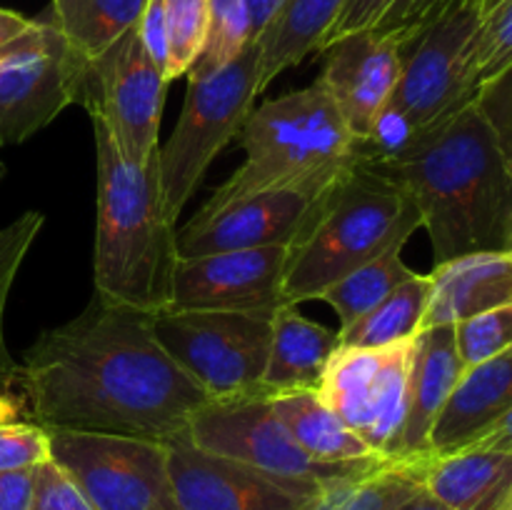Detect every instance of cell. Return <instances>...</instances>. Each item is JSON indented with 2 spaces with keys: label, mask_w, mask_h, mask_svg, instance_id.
Here are the masks:
<instances>
[{
  "label": "cell",
  "mask_w": 512,
  "mask_h": 510,
  "mask_svg": "<svg viewBox=\"0 0 512 510\" xmlns=\"http://www.w3.org/2000/svg\"><path fill=\"white\" fill-rule=\"evenodd\" d=\"M150 313L88 308L40 333L20 363L18 385L30 418L45 430H95L168 440L188 435L208 395L160 348Z\"/></svg>",
  "instance_id": "obj_1"
},
{
  "label": "cell",
  "mask_w": 512,
  "mask_h": 510,
  "mask_svg": "<svg viewBox=\"0 0 512 510\" xmlns=\"http://www.w3.org/2000/svg\"><path fill=\"white\" fill-rule=\"evenodd\" d=\"M355 158L410 195L428 230L433 268L503 250L512 218V173L475 100L398 153Z\"/></svg>",
  "instance_id": "obj_2"
},
{
  "label": "cell",
  "mask_w": 512,
  "mask_h": 510,
  "mask_svg": "<svg viewBox=\"0 0 512 510\" xmlns=\"http://www.w3.org/2000/svg\"><path fill=\"white\" fill-rule=\"evenodd\" d=\"M98 160L93 288L108 305L158 313L168 308L178 263L175 223L163 213L158 153L148 163L120 155L108 130L90 120Z\"/></svg>",
  "instance_id": "obj_3"
},
{
  "label": "cell",
  "mask_w": 512,
  "mask_h": 510,
  "mask_svg": "<svg viewBox=\"0 0 512 510\" xmlns=\"http://www.w3.org/2000/svg\"><path fill=\"white\" fill-rule=\"evenodd\" d=\"M418 228L423 220L410 195L353 158L315 198L288 243L283 303L298 308L318 300L368 260L403 248Z\"/></svg>",
  "instance_id": "obj_4"
},
{
  "label": "cell",
  "mask_w": 512,
  "mask_h": 510,
  "mask_svg": "<svg viewBox=\"0 0 512 510\" xmlns=\"http://www.w3.org/2000/svg\"><path fill=\"white\" fill-rule=\"evenodd\" d=\"M238 145L245 150L243 165L200 210L263 190L335 178L355 158L353 133L320 80L250 110Z\"/></svg>",
  "instance_id": "obj_5"
},
{
  "label": "cell",
  "mask_w": 512,
  "mask_h": 510,
  "mask_svg": "<svg viewBox=\"0 0 512 510\" xmlns=\"http://www.w3.org/2000/svg\"><path fill=\"white\" fill-rule=\"evenodd\" d=\"M483 23V0H453L403 48V73L388 105L355 155L380 158L413 143L455 110L473 103L470 53Z\"/></svg>",
  "instance_id": "obj_6"
},
{
  "label": "cell",
  "mask_w": 512,
  "mask_h": 510,
  "mask_svg": "<svg viewBox=\"0 0 512 510\" xmlns=\"http://www.w3.org/2000/svg\"><path fill=\"white\" fill-rule=\"evenodd\" d=\"M258 75L260 48L253 40L223 70L188 80L178 125L168 143L158 148L160 203L173 223L203 183L210 163L238 138L255 95H260Z\"/></svg>",
  "instance_id": "obj_7"
},
{
  "label": "cell",
  "mask_w": 512,
  "mask_h": 510,
  "mask_svg": "<svg viewBox=\"0 0 512 510\" xmlns=\"http://www.w3.org/2000/svg\"><path fill=\"white\" fill-rule=\"evenodd\" d=\"M148 323L160 348L210 400L265 393L273 315L158 310Z\"/></svg>",
  "instance_id": "obj_8"
},
{
  "label": "cell",
  "mask_w": 512,
  "mask_h": 510,
  "mask_svg": "<svg viewBox=\"0 0 512 510\" xmlns=\"http://www.w3.org/2000/svg\"><path fill=\"white\" fill-rule=\"evenodd\" d=\"M50 460L95 510H178L168 443L140 435L50 428Z\"/></svg>",
  "instance_id": "obj_9"
},
{
  "label": "cell",
  "mask_w": 512,
  "mask_h": 510,
  "mask_svg": "<svg viewBox=\"0 0 512 510\" xmlns=\"http://www.w3.org/2000/svg\"><path fill=\"white\" fill-rule=\"evenodd\" d=\"M273 395L253 393L240 398L210 400L193 415L188 440L213 455L253 465L285 478L333 483L358 478L385 463V458L353 460V463H323L305 453L275 415Z\"/></svg>",
  "instance_id": "obj_10"
},
{
  "label": "cell",
  "mask_w": 512,
  "mask_h": 510,
  "mask_svg": "<svg viewBox=\"0 0 512 510\" xmlns=\"http://www.w3.org/2000/svg\"><path fill=\"white\" fill-rule=\"evenodd\" d=\"M168 78L150 60L138 28L83 65L80 100L108 130L110 140L130 163H148L158 153Z\"/></svg>",
  "instance_id": "obj_11"
},
{
  "label": "cell",
  "mask_w": 512,
  "mask_h": 510,
  "mask_svg": "<svg viewBox=\"0 0 512 510\" xmlns=\"http://www.w3.org/2000/svg\"><path fill=\"white\" fill-rule=\"evenodd\" d=\"M415 338L385 348L340 345L315 390L318 398L385 460H395L398 455L408 413Z\"/></svg>",
  "instance_id": "obj_12"
},
{
  "label": "cell",
  "mask_w": 512,
  "mask_h": 510,
  "mask_svg": "<svg viewBox=\"0 0 512 510\" xmlns=\"http://www.w3.org/2000/svg\"><path fill=\"white\" fill-rule=\"evenodd\" d=\"M83 65L50 20L0 53V145H18L80 100Z\"/></svg>",
  "instance_id": "obj_13"
},
{
  "label": "cell",
  "mask_w": 512,
  "mask_h": 510,
  "mask_svg": "<svg viewBox=\"0 0 512 510\" xmlns=\"http://www.w3.org/2000/svg\"><path fill=\"white\" fill-rule=\"evenodd\" d=\"M168 463L178 510H310L328 485L213 455L188 435L168 440Z\"/></svg>",
  "instance_id": "obj_14"
},
{
  "label": "cell",
  "mask_w": 512,
  "mask_h": 510,
  "mask_svg": "<svg viewBox=\"0 0 512 510\" xmlns=\"http://www.w3.org/2000/svg\"><path fill=\"white\" fill-rule=\"evenodd\" d=\"M288 245L178 258L165 310L275 315L283 308Z\"/></svg>",
  "instance_id": "obj_15"
},
{
  "label": "cell",
  "mask_w": 512,
  "mask_h": 510,
  "mask_svg": "<svg viewBox=\"0 0 512 510\" xmlns=\"http://www.w3.org/2000/svg\"><path fill=\"white\" fill-rule=\"evenodd\" d=\"M330 180L263 190L215 210H198L183 228L175 230L178 258L288 245Z\"/></svg>",
  "instance_id": "obj_16"
},
{
  "label": "cell",
  "mask_w": 512,
  "mask_h": 510,
  "mask_svg": "<svg viewBox=\"0 0 512 510\" xmlns=\"http://www.w3.org/2000/svg\"><path fill=\"white\" fill-rule=\"evenodd\" d=\"M320 53L323 73L318 80L338 105L355 143H365L403 73V48L375 30H360Z\"/></svg>",
  "instance_id": "obj_17"
},
{
  "label": "cell",
  "mask_w": 512,
  "mask_h": 510,
  "mask_svg": "<svg viewBox=\"0 0 512 510\" xmlns=\"http://www.w3.org/2000/svg\"><path fill=\"white\" fill-rule=\"evenodd\" d=\"M463 360L455 348L453 325H435L420 330L415 338L413 365L408 380V413L395 460H423L430 455V433L453 395Z\"/></svg>",
  "instance_id": "obj_18"
},
{
  "label": "cell",
  "mask_w": 512,
  "mask_h": 510,
  "mask_svg": "<svg viewBox=\"0 0 512 510\" xmlns=\"http://www.w3.org/2000/svg\"><path fill=\"white\" fill-rule=\"evenodd\" d=\"M413 463L425 493L450 510H500L512 493L510 450L468 445Z\"/></svg>",
  "instance_id": "obj_19"
},
{
  "label": "cell",
  "mask_w": 512,
  "mask_h": 510,
  "mask_svg": "<svg viewBox=\"0 0 512 510\" xmlns=\"http://www.w3.org/2000/svg\"><path fill=\"white\" fill-rule=\"evenodd\" d=\"M510 408L512 348L463 370L430 433V453H453L478 443Z\"/></svg>",
  "instance_id": "obj_20"
},
{
  "label": "cell",
  "mask_w": 512,
  "mask_h": 510,
  "mask_svg": "<svg viewBox=\"0 0 512 510\" xmlns=\"http://www.w3.org/2000/svg\"><path fill=\"white\" fill-rule=\"evenodd\" d=\"M433 290L425 308L423 328L455 325L470 315L512 303V255L473 253L435 265Z\"/></svg>",
  "instance_id": "obj_21"
},
{
  "label": "cell",
  "mask_w": 512,
  "mask_h": 510,
  "mask_svg": "<svg viewBox=\"0 0 512 510\" xmlns=\"http://www.w3.org/2000/svg\"><path fill=\"white\" fill-rule=\"evenodd\" d=\"M338 348V330L305 318L295 305H283L273 315V338L263 373V390L268 395L318 390L325 368Z\"/></svg>",
  "instance_id": "obj_22"
},
{
  "label": "cell",
  "mask_w": 512,
  "mask_h": 510,
  "mask_svg": "<svg viewBox=\"0 0 512 510\" xmlns=\"http://www.w3.org/2000/svg\"><path fill=\"white\" fill-rule=\"evenodd\" d=\"M348 0H285L268 28L255 40L260 48L258 90L263 93L283 70L318 53L320 43Z\"/></svg>",
  "instance_id": "obj_23"
},
{
  "label": "cell",
  "mask_w": 512,
  "mask_h": 510,
  "mask_svg": "<svg viewBox=\"0 0 512 510\" xmlns=\"http://www.w3.org/2000/svg\"><path fill=\"white\" fill-rule=\"evenodd\" d=\"M275 415L288 428L295 443L323 463H353V460L380 458L350 430L315 390H290L270 398Z\"/></svg>",
  "instance_id": "obj_24"
},
{
  "label": "cell",
  "mask_w": 512,
  "mask_h": 510,
  "mask_svg": "<svg viewBox=\"0 0 512 510\" xmlns=\"http://www.w3.org/2000/svg\"><path fill=\"white\" fill-rule=\"evenodd\" d=\"M148 0H53L50 23L80 60H95L138 28Z\"/></svg>",
  "instance_id": "obj_25"
},
{
  "label": "cell",
  "mask_w": 512,
  "mask_h": 510,
  "mask_svg": "<svg viewBox=\"0 0 512 510\" xmlns=\"http://www.w3.org/2000/svg\"><path fill=\"white\" fill-rule=\"evenodd\" d=\"M433 280L430 275H415L380 300L373 310L360 315L355 323L338 328L340 345L348 348H385L415 338L423 328Z\"/></svg>",
  "instance_id": "obj_26"
},
{
  "label": "cell",
  "mask_w": 512,
  "mask_h": 510,
  "mask_svg": "<svg viewBox=\"0 0 512 510\" xmlns=\"http://www.w3.org/2000/svg\"><path fill=\"white\" fill-rule=\"evenodd\" d=\"M423 490L418 468L408 460H385L358 478L333 480L310 510H395Z\"/></svg>",
  "instance_id": "obj_27"
},
{
  "label": "cell",
  "mask_w": 512,
  "mask_h": 510,
  "mask_svg": "<svg viewBox=\"0 0 512 510\" xmlns=\"http://www.w3.org/2000/svg\"><path fill=\"white\" fill-rule=\"evenodd\" d=\"M400 250L403 248L385 250L383 255L355 268L353 273L340 278L338 283H333L320 295L318 300H325L340 315V328L355 323L360 315H365L380 300L388 298L398 285L418 275L403 263Z\"/></svg>",
  "instance_id": "obj_28"
},
{
  "label": "cell",
  "mask_w": 512,
  "mask_h": 510,
  "mask_svg": "<svg viewBox=\"0 0 512 510\" xmlns=\"http://www.w3.org/2000/svg\"><path fill=\"white\" fill-rule=\"evenodd\" d=\"M253 43V23L245 0H210L208 33L195 63L185 78H208L233 63Z\"/></svg>",
  "instance_id": "obj_29"
},
{
  "label": "cell",
  "mask_w": 512,
  "mask_h": 510,
  "mask_svg": "<svg viewBox=\"0 0 512 510\" xmlns=\"http://www.w3.org/2000/svg\"><path fill=\"white\" fill-rule=\"evenodd\" d=\"M43 223V213L28 210V213L18 215L13 223L0 228V383H15L20 373V365L15 363L8 345H5V305H8V295L15 283V275H18L25 255L33 248L35 238L43 230Z\"/></svg>",
  "instance_id": "obj_30"
},
{
  "label": "cell",
  "mask_w": 512,
  "mask_h": 510,
  "mask_svg": "<svg viewBox=\"0 0 512 510\" xmlns=\"http://www.w3.org/2000/svg\"><path fill=\"white\" fill-rule=\"evenodd\" d=\"M512 68V0L483 15L470 53V93L475 95Z\"/></svg>",
  "instance_id": "obj_31"
},
{
  "label": "cell",
  "mask_w": 512,
  "mask_h": 510,
  "mask_svg": "<svg viewBox=\"0 0 512 510\" xmlns=\"http://www.w3.org/2000/svg\"><path fill=\"white\" fill-rule=\"evenodd\" d=\"M208 3L210 0H163L168 33V83L185 78L203 50L208 33Z\"/></svg>",
  "instance_id": "obj_32"
},
{
  "label": "cell",
  "mask_w": 512,
  "mask_h": 510,
  "mask_svg": "<svg viewBox=\"0 0 512 510\" xmlns=\"http://www.w3.org/2000/svg\"><path fill=\"white\" fill-rule=\"evenodd\" d=\"M455 348H458L463 368L483 363L512 348V303L485 313L470 315L453 325Z\"/></svg>",
  "instance_id": "obj_33"
},
{
  "label": "cell",
  "mask_w": 512,
  "mask_h": 510,
  "mask_svg": "<svg viewBox=\"0 0 512 510\" xmlns=\"http://www.w3.org/2000/svg\"><path fill=\"white\" fill-rule=\"evenodd\" d=\"M50 460V435L35 420L0 423V473L38 468Z\"/></svg>",
  "instance_id": "obj_34"
},
{
  "label": "cell",
  "mask_w": 512,
  "mask_h": 510,
  "mask_svg": "<svg viewBox=\"0 0 512 510\" xmlns=\"http://www.w3.org/2000/svg\"><path fill=\"white\" fill-rule=\"evenodd\" d=\"M453 0H393L380 23L375 25L378 35L393 38L400 48L410 43L420 30L428 28Z\"/></svg>",
  "instance_id": "obj_35"
},
{
  "label": "cell",
  "mask_w": 512,
  "mask_h": 510,
  "mask_svg": "<svg viewBox=\"0 0 512 510\" xmlns=\"http://www.w3.org/2000/svg\"><path fill=\"white\" fill-rule=\"evenodd\" d=\"M30 510H95L83 490L55 460H45L35 468V488Z\"/></svg>",
  "instance_id": "obj_36"
},
{
  "label": "cell",
  "mask_w": 512,
  "mask_h": 510,
  "mask_svg": "<svg viewBox=\"0 0 512 510\" xmlns=\"http://www.w3.org/2000/svg\"><path fill=\"white\" fill-rule=\"evenodd\" d=\"M480 113L488 120L495 140H498L500 155L512 173V68L503 78L493 80L475 95Z\"/></svg>",
  "instance_id": "obj_37"
},
{
  "label": "cell",
  "mask_w": 512,
  "mask_h": 510,
  "mask_svg": "<svg viewBox=\"0 0 512 510\" xmlns=\"http://www.w3.org/2000/svg\"><path fill=\"white\" fill-rule=\"evenodd\" d=\"M390 3H393V0H348L343 13L338 15L333 28L328 30V35H325L323 43H320V50L328 48V45L335 43V40L345 38V35L375 28V25L380 23V18L385 15V10L390 8Z\"/></svg>",
  "instance_id": "obj_38"
},
{
  "label": "cell",
  "mask_w": 512,
  "mask_h": 510,
  "mask_svg": "<svg viewBox=\"0 0 512 510\" xmlns=\"http://www.w3.org/2000/svg\"><path fill=\"white\" fill-rule=\"evenodd\" d=\"M140 43L155 65L168 73V33H165L163 0H148L138 23Z\"/></svg>",
  "instance_id": "obj_39"
},
{
  "label": "cell",
  "mask_w": 512,
  "mask_h": 510,
  "mask_svg": "<svg viewBox=\"0 0 512 510\" xmlns=\"http://www.w3.org/2000/svg\"><path fill=\"white\" fill-rule=\"evenodd\" d=\"M35 488V468L0 473V510H30Z\"/></svg>",
  "instance_id": "obj_40"
},
{
  "label": "cell",
  "mask_w": 512,
  "mask_h": 510,
  "mask_svg": "<svg viewBox=\"0 0 512 510\" xmlns=\"http://www.w3.org/2000/svg\"><path fill=\"white\" fill-rule=\"evenodd\" d=\"M23 413H28V408H25V395L20 390L18 380L15 383H0V423L20 420Z\"/></svg>",
  "instance_id": "obj_41"
},
{
  "label": "cell",
  "mask_w": 512,
  "mask_h": 510,
  "mask_svg": "<svg viewBox=\"0 0 512 510\" xmlns=\"http://www.w3.org/2000/svg\"><path fill=\"white\" fill-rule=\"evenodd\" d=\"M30 25H33V20L25 18V15L15 13V10L0 8V53H3L8 45H13Z\"/></svg>",
  "instance_id": "obj_42"
},
{
  "label": "cell",
  "mask_w": 512,
  "mask_h": 510,
  "mask_svg": "<svg viewBox=\"0 0 512 510\" xmlns=\"http://www.w3.org/2000/svg\"><path fill=\"white\" fill-rule=\"evenodd\" d=\"M250 10V23H253V40L260 38L268 23L273 20V15L283 8L285 0H245Z\"/></svg>",
  "instance_id": "obj_43"
},
{
  "label": "cell",
  "mask_w": 512,
  "mask_h": 510,
  "mask_svg": "<svg viewBox=\"0 0 512 510\" xmlns=\"http://www.w3.org/2000/svg\"><path fill=\"white\" fill-rule=\"evenodd\" d=\"M473 445H485V448L510 450V453H512V408L503 415V418L498 420V423L493 425V428L488 430V433L483 435V438L478 440V443H473Z\"/></svg>",
  "instance_id": "obj_44"
},
{
  "label": "cell",
  "mask_w": 512,
  "mask_h": 510,
  "mask_svg": "<svg viewBox=\"0 0 512 510\" xmlns=\"http://www.w3.org/2000/svg\"><path fill=\"white\" fill-rule=\"evenodd\" d=\"M395 510H450V508H445L443 503H438V500H435L433 495L425 493V490H418L413 498H408L405 503H400Z\"/></svg>",
  "instance_id": "obj_45"
},
{
  "label": "cell",
  "mask_w": 512,
  "mask_h": 510,
  "mask_svg": "<svg viewBox=\"0 0 512 510\" xmlns=\"http://www.w3.org/2000/svg\"><path fill=\"white\" fill-rule=\"evenodd\" d=\"M503 253L512 255V218L508 223V230H505V245H503Z\"/></svg>",
  "instance_id": "obj_46"
},
{
  "label": "cell",
  "mask_w": 512,
  "mask_h": 510,
  "mask_svg": "<svg viewBox=\"0 0 512 510\" xmlns=\"http://www.w3.org/2000/svg\"><path fill=\"white\" fill-rule=\"evenodd\" d=\"M503 3V0H483V15H488L490 10L495 8V5H500Z\"/></svg>",
  "instance_id": "obj_47"
},
{
  "label": "cell",
  "mask_w": 512,
  "mask_h": 510,
  "mask_svg": "<svg viewBox=\"0 0 512 510\" xmlns=\"http://www.w3.org/2000/svg\"><path fill=\"white\" fill-rule=\"evenodd\" d=\"M500 510H512V493L508 495V500H505V505Z\"/></svg>",
  "instance_id": "obj_48"
},
{
  "label": "cell",
  "mask_w": 512,
  "mask_h": 510,
  "mask_svg": "<svg viewBox=\"0 0 512 510\" xmlns=\"http://www.w3.org/2000/svg\"><path fill=\"white\" fill-rule=\"evenodd\" d=\"M5 173H8V170H5V165H3V163H0V180H3V178H5Z\"/></svg>",
  "instance_id": "obj_49"
}]
</instances>
